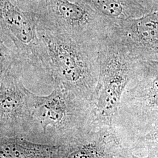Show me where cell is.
<instances>
[{"label":"cell","instance_id":"1","mask_svg":"<svg viewBox=\"0 0 158 158\" xmlns=\"http://www.w3.org/2000/svg\"><path fill=\"white\" fill-rule=\"evenodd\" d=\"M90 102L59 85L48 96L29 92L22 137L54 145L70 146L93 126Z\"/></svg>","mask_w":158,"mask_h":158},{"label":"cell","instance_id":"2","mask_svg":"<svg viewBox=\"0 0 158 158\" xmlns=\"http://www.w3.org/2000/svg\"><path fill=\"white\" fill-rule=\"evenodd\" d=\"M38 31L53 85H60L91 102L99 76L100 43L79 42L38 27Z\"/></svg>","mask_w":158,"mask_h":158},{"label":"cell","instance_id":"3","mask_svg":"<svg viewBox=\"0 0 158 158\" xmlns=\"http://www.w3.org/2000/svg\"><path fill=\"white\" fill-rule=\"evenodd\" d=\"M99 76L90 103L93 124L114 127L123 96L135 78L139 60L118 36L111 32L100 42Z\"/></svg>","mask_w":158,"mask_h":158},{"label":"cell","instance_id":"4","mask_svg":"<svg viewBox=\"0 0 158 158\" xmlns=\"http://www.w3.org/2000/svg\"><path fill=\"white\" fill-rule=\"evenodd\" d=\"M133 87L123 96L114 127L123 147L158 119V62L139 60Z\"/></svg>","mask_w":158,"mask_h":158},{"label":"cell","instance_id":"5","mask_svg":"<svg viewBox=\"0 0 158 158\" xmlns=\"http://www.w3.org/2000/svg\"><path fill=\"white\" fill-rule=\"evenodd\" d=\"M33 12L38 27L79 42L100 43L110 32L85 0H36Z\"/></svg>","mask_w":158,"mask_h":158},{"label":"cell","instance_id":"6","mask_svg":"<svg viewBox=\"0 0 158 158\" xmlns=\"http://www.w3.org/2000/svg\"><path fill=\"white\" fill-rule=\"evenodd\" d=\"M0 41L14 52L23 72L30 70L52 81L36 17L14 0H0Z\"/></svg>","mask_w":158,"mask_h":158},{"label":"cell","instance_id":"7","mask_svg":"<svg viewBox=\"0 0 158 158\" xmlns=\"http://www.w3.org/2000/svg\"><path fill=\"white\" fill-rule=\"evenodd\" d=\"M23 76L16 69L0 71V137H22L30 91Z\"/></svg>","mask_w":158,"mask_h":158},{"label":"cell","instance_id":"8","mask_svg":"<svg viewBox=\"0 0 158 158\" xmlns=\"http://www.w3.org/2000/svg\"><path fill=\"white\" fill-rule=\"evenodd\" d=\"M112 32L139 60L158 62V12L129 19Z\"/></svg>","mask_w":158,"mask_h":158},{"label":"cell","instance_id":"9","mask_svg":"<svg viewBox=\"0 0 158 158\" xmlns=\"http://www.w3.org/2000/svg\"><path fill=\"white\" fill-rule=\"evenodd\" d=\"M123 148L114 127L93 124L86 135L68 147L63 158H120Z\"/></svg>","mask_w":158,"mask_h":158},{"label":"cell","instance_id":"10","mask_svg":"<svg viewBox=\"0 0 158 158\" xmlns=\"http://www.w3.org/2000/svg\"><path fill=\"white\" fill-rule=\"evenodd\" d=\"M68 148L35 142L21 136L0 137V158H63Z\"/></svg>","mask_w":158,"mask_h":158},{"label":"cell","instance_id":"11","mask_svg":"<svg viewBox=\"0 0 158 158\" xmlns=\"http://www.w3.org/2000/svg\"><path fill=\"white\" fill-rule=\"evenodd\" d=\"M85 1L102 17L110 32L129 19L142 17L150 12L138 0Z\"/></svg>","mask_w":158,"mask_h":158},{"label":"cell","instance_id":"12","mask_svg":"<svg viewBox=\"0 0 158 158\" xmlns=\"http://www.w3.org/2000/svg\"><path fill=\"white\" fill-rule=\"evenodd\" d=\"M125 147L137 155L149 149L158 150V119Z\"/></svg>","mask_w":158,"mask_h":158},{"label":"cell","instance_id":"13","mask_svg":"<svg viewBox=\"0 0 158 158\" xmlns=\"http://www.w3.org/2000/svg\"><path fill=\"white\" fill-rule=\"evenodd\" d=\"M147 155L141 157L131 151L130 149L123 147L120 153V158H158V150L149 149L147 151Z\"/></svg>","mask_w":158,"mask_h":158},{"label":"cell","instance_id":"14","mask_svg":"<svg viewBox=\"0 0 158 158\" xmlns=\"http://www.w3.org/2000/svg\"><path fill=\"white\" fill-rule=\"evenodd\" d=\"M150 12H158V0H138Z\"/></svg>","mask_w":158,"mask_h":158},{"label":"cell","instance_id":"15","mask_svg":"<svg viewBox=\"0 0 158 158\" xmlns=\"http://www.w3.org/2000/svg\"><path fill=\"white\" fill-rule=\"evenodd\" d=\"M17 4L25 10L32 11L36 0H14Z\"/></svg>","mask_w":158,"mask_h":158}]
</instances>
